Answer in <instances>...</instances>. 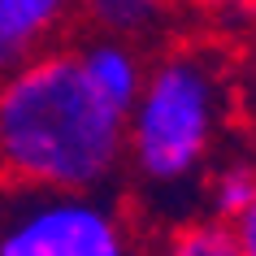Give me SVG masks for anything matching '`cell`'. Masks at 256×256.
<instances>
[{
  "mask_svg": "<svg viewBox=\"0 0 256 256\" xmlns=\"http://www.w3.org/2000/svg\"><path fill=\"white\" fill-rule=\"evenodd\" d=\"M0 161L14 191H96L130 161V113L100 96L78 48H48L4 74Z\"/></svg>",
  "mask_w": 256,
  "mask_h": 256,
  "instance_id": "6da1fadb",
  "label": "cell"
},
{
  "mask_svg": "<svg viewBox=\"0 0 256 256\" xmlns=\"http://www.w3.org/2000/svg\"><path fill=\"white\" fill-rule=\"evenodd\" d=\"M226 122V70L213 52L174 48L148 66L130 108V165L152 187H178L200 174Z\"/></svg>",
  "mask_w": 256,
  "mask_h": 256,
  "instance_id": "7a4b0ae2",
  "label": "cell"
},
{
  "mask_svg": "<svg viewBox=\"0 0 256 256\" xmlns=\"http://www.w3.org/2000/svg\"><path fill=\"white\" fill-rule=\"evenodd\" d=\"M0 256H135L130 226L96 191H22Z\"/></svg>",
  "mask_w": 256,
  "mask_h": 256,
  "instance_id": "3957f363",
  "label": "cell"
},
{
  "mask_svg": "<svg viewBox=\"0 0 256 256\" xmlns=\"http://www.w3.org/2000/svg\"><path fill=\"white\" fill-rule=\"evenodd\" d=\"M78 0H0V66L4 74L48 52V44L70 26Z\"/></svg>",
  "mask_w": 256,
  "mask_h": 256,
  "instance_id": "277c9868",
  "label": "cell"
},
{
  "mask_svg": "<svg viewBox=\"0 0 256 256\" xmlns=\"http://www.w3.org/2000/svg\"><path fill=\"white\" fill-rule=\"evenodd\" d=\"M78 56H82V70L87 78L100 87V96H108L122 113H130L148 82V66L144 56L135 52L130 40H108V35H96V40L78 44Z\"/></svg>",
  "mask_w": 256,
  "mask_h": 256,
  "instance_id": "5b68a950",
  "label": "cell"
},
{
  "mask_svg": "<svg viewBox=\"0 0 256 256\" xmlns=\"http://www.w3.org/2000/svg\"><path fill=\"white\" fill-rule=\"evenodd\" d=\"M174 0H78V14L96 35L108 40H148L165 26Z\"/></svg>",
  "mask_w": 256,
  "mask_h": 256,
  "instance_id": "8992f818",
  "label": "cell"
},
{
  "mask_svg": "<svg viewBox=\"0 0 256 256\" xmlns=\"http://www.w3.org/2000/svg\"><path fill=\"white\" fill-rule=\"evenodd\" d=\"M204 200H208V217L234 226L256 200V165L252 161H226L213 178H208Z\"/></svg>",
  "mask_w": 256,
  "mask_h": 256,
  "instance_id": "52a82bcc",
  "label": "cell"
},
{
  "mask_svg": "<svg viewBox=\"0 0 256 256\" xmlns=\"http://www.w3.org/2000/svg\"><path fill=\"white\" fill-rule=\"evenodd\" d=\"M156 256H243V248L230 222L204 217V222H182L178 230H170Z\"/></svg>",
  "mask_w": 256,
  "mask_h": 256,
  "instance_id": "ba28073f",
  "label": "cell"
},
{
  "mask_svg": "<svg viewBox=\"0 0 256 256\" xmlns=\"http://www.w3.org/2000/svg\"><path fill=\"white\" fill-rule=\"evenodd\" d=\"M178 4L213 14V18H256V0H178Z\"/></svg>",
  "mask_w": 256,
  "mask_h": 256,
  "instance_id": "9c48e42d",
  "label": "cell"
},
{
  "mask_svg": "<svg viewBox=\"0 0 256 256\" xmlns=\"http://www.w3.org/2000/svg\"><path fill=\"white\" fill-rule=\"evenodd\" d=\"M234 234H239V248H243V256H256V200H252V208L234 222Z\"/></svg>",
  "mask_w": 256,
  "mask_h": 256,
  "instance_id": "30bf717a",
  "label": "cell"
}]
</instances>
